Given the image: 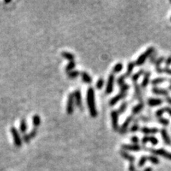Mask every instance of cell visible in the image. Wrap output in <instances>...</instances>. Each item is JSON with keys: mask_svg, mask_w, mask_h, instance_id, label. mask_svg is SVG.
I'll list each match as a JSON object with an SVG mask.
<instances>
[{"mask_svg": "<svg viewBox=\"0 0 171 171\" xmlns=\"http://www.w3.org/2000/svg\"><path fill=\"white\" fill-rule=\"evenodd\" d=\"M129 88H130V86L128 85V84L124 83V85L121 86L120 87V93H122V94H126L127 91L129 90Z\"/></svg>", "mask_w": 171, "mask_h": 171, "instance_id": "8d00e7d4", "label": "cell"}, {"mask_svg": "<svg viewBox=\"0 0 171 171\" xmlns=\"http://www.w3.org/2000/svg\"><path fill=\"white\" fill-rule=\"evenodd\" d=\"M127 94H122V93H119L118 94H117L115 97H113V98L110 100V101H109V105H111V106H113V105H115L118 102V101H120L121 99L124 98L125 97H126Z\"/></svg>", "mask_w": 171, "mask_h": 171, "instance_id": "5bb4252c", "label": "cell"}, {"mask_svg": "<svg viewBox=\"0 0 171 171\" xmlns=\"http://www.w3.org/2000/svg\"><path fill=\"white\" fill-rule=\"evenodd\" d=\"M121 148L123 151H138L141 150V147L139 145H135V144H123L121 145Z\"/></svg>", "mask_w": 171, "mask_h": 171, "instance_id": "30bf717a", "label": "cell"}, {"mask_svg": "<svg viewBox=\"0 0 171 171\" xmlns=\"http://www.w3.org/2000/svg\"><path fill=\"white\" fill-rule=\"evenodd\" d=\"M11 134H12V136H13L14 138V142L15 146H16L17 148H21L22 141H21V136H20V134L18 133L17 129H16L14 127H11Z\"/></svg>", "mask_w": 171, "mask_h": 171, "instance_id": "3957f363", "label": "cell"}, {"mask_svg": "<svg viewBox=\"0 0 171 171\" xmlns=\"http://www.w3.org/2000/svg\"><path fill=\"white\" fill-rule=\"evenodd\" d=\"M165 113V110L163 108L162 109H158L156 112H155V116H156L157 117L160 118V117H163V115Z\"/></svg>", "mask_w": 171, "mask_h": 171, "instance_id": "60d3db41", "label": "cell"}, {"mask_svg": "<svg viewBox=\"0 0 171 171\" xmlns=\"http://www.w3.org/2000/svg\"><path fill=\"white\" fill-rule=\"evenodd\" d=\"M148 161L151 162L152 164H154V165H158V164H159V163H160L159 159H158L156 156H154V155H151V156H148Z\"/></svg>", "mask_w": 171, "mask_h": 171, "instance_id": "f1b7e54d", "label": "cell"}, {"mask_svg": "<svg viewBox=\"0 0 171 171\" xmlns=\"http://www.w3.org/2000/svg\"><path fill=\"white\" fill-rule=\"evenodd\" d=\"M144 73H145V71H144V69H141V70H139L138 72H136L135 74H134L133 75H132V81L134 82V83L135 82H137V80L139 79V78L141 77L142 75H144Z\"/></svg>", "mask_w": 171, "mask_h": 171, "instance_id": "603a6c76", "label": "cell"}, {"mask_svg": "<svg viewBox=\"0 0 171 171\" xmlns=\"http://www.w3.org/2000/svg\"><path fill=\"white\" fill-rule=\"evenodd\" d=\"M41 117H40V116L36 114L33 117V126H34L35 128H37L39 126H40V124H41Z\"/></svg>", "mask_w": 171, "mask_h": 171, "instance_id": "d4e9b609", "label": "cell"}, {"mask_svg": "<svg viewBox=\"0 0 171 171\" xmlns=\"http://www.w3.org/2000/svg\"><path fill=\"white\" fill-rule=\"evenodd\" d=\"M169 82H170V83H171V79H170V80H169Z\"/></svg>", "mask_w": 171, "mask_h": 171, "instance_id": "11a10c76", "label": "cell"}, {"mask_svg": "<svg viewBox=\"0 0 171 171\" xmlns=\"http://www.w3.org/2000/svg\"><path fill=\"white\" fill-rule=\"evenodd\" d=\"M169 2H170V3H171V0H170V1H169Z\"/></svg>", "mask_w": 171, "mask_h": 171, "instance_id": "9f6ffc18", "label": "cell"}, {"mask_svg": "<svg viewBox=\"0 0 171 171\" xmlns=\"http://www.w3.org/2000/svg\"><path fill=\"white\" fill-rule=\"evenodd\" d=\"M125 76H124V75H120V77L118 78L117 79V84H118V86H123L124 84V80H125Z\"/></svg>", "mask_w": 171, "mask_h": 171, "instance_id": "f35d334b", "label": "cell"}, {"mask_svg": "<svg viewBox=\"0 0 171 171\" xmlns=\"http://www.w3.org/2000/svg\"><path fill=\"white\" fill-rule=\"evenodd\" d=\"M165 60L164 56H161V57H158L157 59V60L154 63V66H155V71L158 74H162L163 72V68L161 67V64H163V62Z\"/></svg>", "mask_w": 171, "mask_h": 171, "instance_id": "9a60e30c", "label": "cell"}, {"mask_svg": "<svg viewBox=\"0 0 171 171\" xmlns=\"http://www.w3.org/2000/svg\"><path fill=\"white\" fill-rule=\"evenodd\" d=\"M74 98H75V103L76 106L80 110H83V105H82V94L80 90H75V93H74Z\"/></svg>", "mask_w": 171, "mask_h": 171, "instance_id": "ba28073f", "label": "cell"}, {"mask_svg": "<svg viewBox=\"0 0 171 171\" xmlns=\"http://www.w3.org/2000/svg\"><path fill=\"white\" fill-rule=\"evenodd\" d=\"M131 142H132L133 144H135V145H137V144H138V143L139 142V139L137 136H132V138H131Z\"/></svg>", "mask_w": 171, "mask_h": 171, "instance_id": "ee69618b", "label": "cell"}, {"mask_svg": "<svg viewBox=\"0 0 171 171\" xmlns=\"http://www.w3.org/2000/svg\"><path fill=\"white\" fill-rule=\"evenodd\" d=\"M86 101H87V105L91 117L95 118L98 116V110L96 108V103H95V96H94V88L90 86L88 88L86 92Z\"/></svg>", "mask_w": 171, "mask_h": 171, "instance_id": "6da1fadb", "label": "cell"}, {"mask_svg": "<svg viewBox=\"0 0 171 171\" xmlns=\"http://www.w3.org/2000/svg\"><path fill=\"white\" fill-rule=\"evenodd\" d=\"M81 76L82 81L86 84H90L92 82V78L90 77V75L86 71H82L81 72Z\"/></svg>", "mask_w": 171, "mask_h": 171, "instance_id": "7402d4cb", "label": "cell"}, {"mask_svg": "<svg viewBox=\"0 0 171 171\" xmlns=\"http://www.w3.org/2000/svg\"><path fill=\"white\" fill-rule=\"evenodd\" d=\"M74 104H75V98H74V93H71L68 95L67 102V113L71 115L74 112Z\"/></svg>", "mask_w": 171, "mask_h": 171, "instance_id": "277c9868", "label": "cell"}, {"mask_svg": "<svg viewBox=\"0 0 171 171\" xmlns=\"http://www.w3.org/2000/svg\"><path fill=\"white\" fill-rule=\"evenodd\" d=\"M148 161V157L147 156H142L141 158H139V162H138V167L141 168L144 165L146 164V162Z\"/></svg>", "mask_w": 171, "mask_h": 171, "instance_id": "1f68e13d", "label": "cell"}, {"mask_svg": "<svg viewBox=\"0 0 171 171\" xmlns=\"http://www.w3.org/2000/svg\"><path fill=\"white\" fill-rule=\"evenodd\" d=\"M163 103V100L161 98H149L148 100V104L149 106L154 107L162 105Z\"/></svg>", "mask_w": 171, "mask_h": 171, "instance_id": "ac0fdd59", "label": "cell"}, {"mask_svg": "<svg viewBox=\"0 0 171 171\" xmlns=\"http://www.w3.org/2000/svg\"><path fill=\"white\" fill-rule=\"evenodd\" d=\"M158 121L161 124H163V126H167V125L169 124V120H168V119H166V118H164V117L158 118Z\"/></svg>", "mask_w": 171, "mask_h": 171, "instance_id": "74e56055", "label": "cell"}, {"mask_svg": "<svg viewBox=\"0 0 171 171\" xmlns=\"http://www.w3.org/2000/svg\"><path fill=\"white\" fill-rule=\"evenodd\" d=\"M152 93L155 95H162V96H166L168 97L169 95V91L167 90H165L163 88H158V87H154L152 88L151 90Z\"/></svg>", "mask_w": 171, "mask_h": 171, "instance_id": "4fadbf2b", "label": "cell"}, {"mask_svg": "<svg viewBox=\"0 0 171 171\" xmlns=\"http://www.w3.org/2000/svg\"><path fill=\"white\" fill-rule=\"evenodd\" d=\"M11 2V0H7H7H6V1H5L4 2H5V3H10V2Z\"/></svg>", "mask_w": 171, "mask_h": 171, "instance_id": "f5cc1de1", "label": "cell"}, {"mask_svg": "<svg viewBox=\"0 0 171 171\" xmlns=\"http://www.w3.org/2000/svg\"><path fill=\"white\" fill-rule=\"evenodd\" d=\"M132 120H133L132 116H129V117H128L126 118V120H124V122L123 123L121 127L119 128V132H120V134H122V135H123V134H124V133L126 132L128 127L130 125L131 122L132 121Z\"/></svg>", "mask_w": 171, "mask_h": 171, "instance_id": "9c48e42d", "label": "cell"}, {"mask_svg": "<svg viewBox=\"0 0 171 171\" xmlns=\"http://www.w3.org/2000/svg\"><path fill=\"white\" fill-rule=\"evenodd\" d=\"M157 56H158V53H157L156 51H154L153 53L151 54V56H150L149 57V60H150V63L151 64H154L155 63V61L157 60Z\"/></svg>", "mask_w": 171, "mask_h": 171, "instance_id": "e575fe53", "label": "cell"}, {"mask_svg": "<svg viewBox=\"0 0 171 171\" xmlns=\"http://www.w3.org/2000/svg\"><path fill=\"white\" fill-rule=\"evenodd\" d=\"M149 139H150V136H148V135H145V136H143V139H142V140H141L142 144H143V145H146V144L149 142Z\"/></svg>", "mask_w": 171, "mask_h": 171, "instance_id": "7bdbcfd3", "label": "cell"}, {"mask_svg": "<svg viewBox=\"0 0 171 171\" xmlns=\"http://www.w3.org/2000/svg\"><path fill=\"white\" fill-rule=\"evenodd\" d=\"M79 75H80V72H79V71H72L67 74V76H68L69 79H75V78H77Z\"/></svg>", "mask_w": 171, "mask_h": 171, "instance_id": "836d02e7", "label": "cell"}, {"mask_svg": "<svg viewBox=\"0 0 171 171\" xmlns=\"http://www.w3.org/2000/svg\"><path fill=\"white\" fill-rule=\"evenodd\" d=\"M163 109H164L165 112H166V113H167L169 114V115L171 117V107L166 106V107H164Z\"/></svg>", "mask_w": 171, "mask_h": 171, "instance_id": "681fc988", "label": "cell"}, {"mask_svg": "<svg viewBox=\"0 0 171 171\" xmlns=\"http://www.w3.org/2000/svg\"><path fill=\"white\" fill-rule=\"evenodd\" d=\"M134 88H135V95L139 101H143V97H142V93H141V86L137 83L135 82L134 83Z\"/></svg>", "mask_w": 171, "mask_h": 171, "instance_id": "e0dca14e", "label": "cell"}, {"mask_svg": "<svg viewBox=\"0 0 171 171\" xmlns=\"http://www.w3.org/2000/svg\"><path fill=\"white\" fill-rule=\"evenodd\" d=\"M20 131L21 133L26 134V131H27V123H26V119H22L20 123Z\"/></svg>", "mask_w": 171, "mask_h": 171, "instance_id": "484cf974", "label": "cell"}, {"mask_svg": "<svg viewBox=\"0 0 171 171\" xmlns=\"http://www.w3.org/2000/svg\"><path fill=\"white\" fill-rule=\"evenodd\" d=\"M104 84H105V81H104V79L102 78H100V79L98 80L96 83V87L98 90H101V88L104 86Z\"/></svg>", "mask_w": 171, "mask_h": 171, "instance_id": "d6a6232c", "label": "cell"}, {"mask_svg": "<svg viewBox=\"0 0 171 171\" xmlns=\"http://www.w3.org/2000/svg\"><path fill=\"white\" fill-rule=\"evenodd\" d=\"M118 117L119 113L117 110H113L111 112V120H112V127L113 131H119V122H118Z\"/></svg>", "mask_w": 171, "mask_h": 171, "instance_id": "5b68a950", "label": "cell"}, {"mask_svg": "<svg viewBox=\"0 0 171 171\" xmlns=\"http://www.w3.org/2000/svg\"><path fill=\"white\" fill-rule=\"evenodd\" d=\"M136 171H137V170H136Z\"/></svg>", "mask_w": 171, "mask_h": 171, "instance_id": "680465c9", "label": "cell"}, {"mask_svg": "<svg viewBox=\"0 0 171 171\" xmlns=\"http://www.w3.org/2000/svg\"><path fill=\"white\" fill-rule=\"evenodd\" d=\"M135 66V62H129L128 64V67H127V71L126 73L124 74V76L125 78H128L132 76V73L133 72V70H134V67Z\"/></svg>", "mask_w": 171, "mask_h": 171, "instance_id": "ffe728a7", "label": "cell"}, {"mask_svg": "<svg viewBox=\"0 0 171 171\" xmlns=\"http://www.w3.org/2000/svg\"><path fill=\"white\" fill-rule=\"evenodd\" d=\"M75 65H76V64H75V61H71V62H69V64H67V65L66 66V67H65V71H66L67 74H68L69 72L72 71L73 69L75 67Z\"/></svg>", "mask_w": 171, "mask_h": 171, "instance_id": "83f0119b", "label": "cell"}, {"mask_svg": "<svg viewBox=\"0 0 171 171\" xmlns=\"http://www.w3.org/2000/svg\"><path fill=\"white\" fill-rule=\"evenodd\" d=\"M151 152L155 155H159V156H163L165 158H166L168 160L171 161V153H169V151H167L166 150L163 149H153L151 150Z\"/></svg>", "mask_w": 171, "mask_h": 171, "instance_id": "52a82bcc", "label": "cell"}, {"mask_svg": "<svg viewBox=\"0 0 171 171\" xmlns=\"http://www.w3.org/2000/svg\"><path fill=\"white\" fill-rule=\"evenodd\" d=\"M123 64L122 63H117V64H116L115 66L113 67V73L112 74H117V73L120 72L122 71V69H123Z\"/></svg>", "mask_w": 171, "mask_h": 171, "instance_id": "4316f807", "label": "cell"}, {"mask_svg": "<svg viewBox=\"0 0 171 171\" xmlns=\"http://www.w3.org/2000/svg\"><path fill=\"white\" fill-rule=\"evenodd\" d=\"M23 140L25 142H26V143H30V140H31V138H30V135H29V134H24L23 135Z\"/></svg>", "mask_w": 171, "mask_h": 171, "instance_id": "f6af8a7d", "label": "cell"}, {"mask_svg": "<svg viewBox=\"0 0 171 171\" xmlns=\"http://www.w3.org/2000/svg\"><path fill=\"white\" fill-rule=\"evenodd\" d=\"M166 79H165V78H162V77H159V78H156V79H153L151 81V84L154 86H156L158 85V84H161L164 82Z\"/></svg>", "mask_w": 171, "mask_h": 171, "instance_id": "f546056e", "label": "cell"}, {"mask_svg": "<svg viewBox=\"0 0 171 171\" xmlns=\"http://www.w3.org/2000/svg\"><path fill=\"white\" fill-rule=\"evenodd\" d=\"M143 107H144V104H143V102H140L139 103L138 105H135V106L132 108V115H136V114L139 113L143 110Z\"/></svg>", "mask_w": 171, "mask_h": 171, "instance_id": "44dd1931", "label": "cell"}, {"mask_svg": "<svg viewBox=\"0 0 171 171\" xmlns=\"http://www.w3.org/2000/svg\"><path fill=\"white\" fill-rule=\"evenodd\" d=\"M149 142L151 143L153 146H156L158 144V139L155 136H150Z\"/></svg>", "mask_w": 171, "mask_h": 171, "instance_id": "ab89813d", "label": "cell"}, {"mask_svg": "<svg viewBox=\"0 0 171 171\" xmlns=\"http://www.w3.org/2000/svg\"><path fill=\"white\" fill-rule=\"evenodd\" d=\"M150 76H151L150 71H146V72L144 73V75H143V81H142L141 86H140L141 88L145 89V88L148 86L150 82Z\"/></svg>", "mask_w": 171, "mask_h": 171, "instance_id": "d6986e66", "label": "cell"}, {"mask_svg": "<svg viewBox=\"0 0 171 171\" xmlns=\"http://www.w3.org/2000/svg\"><path fill=\"white\" fill-rule=\"evenodd\" d=\"M143 171H153V169H152L151 167H146Z\"/></svg>", "mask_w": 171, "mask_h": 171, "instance_id": "816d5d0a", "label": "cell"}, {"mask_svg": "<svg viewBox=\"0 0 171 171\" xmlns=\"http://www.w3.org/2000/svg\"><path fill=\"white\" fill-rule=\"evenodd\" d=\"M141 132L143 133L145 135H154L158 132V129L157 128H148V127H143L140 128Z\"/></svg>", "mask_w": 171, "mask_h": 171, "instance_id": "7c38bea8", "label": "cell"}, {"mask_svg": "<svg viewBox=\"0 0 171 171\" xmlns=\"http://www.w3.org/2000/svg\"><path fill=\"white\" fill-rule=\"evenodd\" d=\"M165 64H166V67H169V66H170L171 65V56L166 58V61H165Z\"/></svg>", "mask_w": 171, "mask_h": 171, "instance_id": "bcb514c9", "label": "cell"}, {"mask_svg": "<svg viewBox=\"0 0 171 171\" xmlns=\"http://www.w3.org/2000/svg\"><path fill=\"white\" fill-rule=\"evenodd\" d=\"M127 107H128V103L126 102V101H124V102H123L121 104V105H120V107H119V109H118L117 110V113L119 114H121L123 113L125 110L127 109Z\"/></svg>", "mask_w": 171, "mask_h": 171, "instance_id": "4dcf8cb0", "label": "cell"}, {"mask_svg": "<svg viewBox=\"0 0 171 171\" xmlns=\"http://www.w3.org/2000/svg\"><path fill=\"white\" fill-rule=\"evenodd\" d=\"M170 21H171V17H170Z\"/></svg>", "mask_w": 171, "mask_h": 171, "instance_id": "6f0895ef", "label": "cell"}, {"mask_svg": "<svg viewBox=\"0 0 171 171\" xmlns=\"http://www.w3.org/2000/svg\"><path fill=\"white\" fill-rule=\"evenodd\" d=\"M166 101L168 104H169V105H171V98L170 97H166Z\"/></svg>", "mask_w": 171, "mask_h": 171, "instance_id": "f907efd6", "label": "cell"}, {"mask_svg": "<svg viewBox=\"0 0 171 171\" xmlns=\"http://www.w3.org/2000/svg\"><path fill=\"white\" fill-rule=\"evenodd\" d=\"M136 120H135V124H133L132 125V127L130 128L131 132H137V131H139V129H140V128H139V125L138 124V123H137Z\"/></svg>", "mask_w": 171, "mask_h": 171, "instance_id": "d590c367", "label": "cell"}, {"mask_svg": "<svg viewBox=\"0 0 171 171\" xmlns=\"http://www.w3.org/2000/svg\"><path fill=\"white\" fill-rule=\"evenodd\" d=\"M36 134H37V128H33L31 132H30V133H29V135H30V138H31V139H33V138H34L35 136L36 135Z\"/></svg>", "mask_w": 171, "mask_h": 171, "instance_id": "b9f144b4", "label": "cell"}, {"mask_svg": "<svg viewBox=\"0 0 171 171\" xmlns=\"http://www.w3.org/2000/svg\"><path fill=\"white\" fill-rule=\"evenodd\" d=\"M120 154L125 160H128L130 163H135V157L133 156V155H131L130 154H128V152H126L125 151H123V150L120 151Z\"/></svg>", "mask_w": 171, "mask_h": 171, "instance_id": "2e32d148", "label": "cell"}, {"mask_svg": "<svg viewBox=\"0 0 171 171\" xmlns=\"http://www.w3.org/2000/svg\"><path fill=\"white\" fill-rule=\"evenodd\" d=\"M169 90H171V85H170V86H169Z\"/></svg>", "mask_w": 171, "mask_h": 171, "instance_id": "db71d44e", "label": "cell"}, {"mask_svg": "<svg viewBox=\"0 0 171 171\" xmlns=\"http://www.w3.org/2000/svg\"><path fill=\"white\" fill-rule=\"evenodd\" d=\"M160 133H161V136L163 138V142H164L166 145L170 146L171 145V139L169 137V134H168V132L165 128H162L160 130Z\"/></svg>", "mask_w": 171, "mask_h": 171, "instance_id": "8fae6325", "label": "cell"}, {"mask_svg": "<svg viewBox=\"0 0 171 171\" xmlns=\"http://www.w3.org/2000/svg\"><path fill=\"white\" fill-rule=\"evenodd\" d=\"M61 56H62L64 59L68 60L69 62L74 61V59H75V56H74L72 53H71V52H68V51H63L62 53H61Z\"/></svg>", "mask_w": 171, "mask_h": 171, "instance_id": "cb8c5ba5", "label": "cell"}, {"mask_svg": "<svg viewBox=\"0 0 171 171\" xmlns=\"http://www.w3.org/2000/svg\"><path fill=\"white\" fill-rule=\"evenodd\" d=\"M128 170H129V171H136L134 163H130V164H129V166H128Z\"/></svg>", "mask_w": 171, "mask_h": 171, "instance_id": "7dc6e473", "label": "cell"}, {"mask_svg": "<svg viewBox=\"0 0 171 171\" xmlns=\"http://www.w3.org/2000/svg\"><path fill=\"white\" fill-rule=\"evenodd\" d=\"M114 82H115V75L113 74H110L108 78V81H107L106 89H105V93L108 94H111L113 90L114 86Z\"/></svg>", "mask_w": 171, "mask_h": 171, "instance_id": "8992f818", "label": "cell"}, {"mask_svg": "<svg viewBox=\"0 0 171 171\" xmlns=\"http://www.w3.org/2000/svg\"><path fill=\"white\" fill-rule=\"evenodd\" d=\"M163 72L166 73V74H168V75H171V68H169V67H165L163 69Z\"/></svg>", "mask_w": 171, "mask_h": 171, "instance_id": "c3c4849f", "label": "cell"}, {"mask_svg": "<svg viewBox=\"0 0 171 171\" xmlns=\"http://www.w3.org/2000/svg\"><path fill=\"white\" fill-rule=\"evenodd\" d=\"M155 51L154 47H150L148 49L146 50L143 53H142L139 57L137 58L136 61L135 62L136 66H142L144 63L146 62V60H148L150 56H151V54Z\"/></svg>", "mask_w": 171, "mask_h": 171, "instance_id": "7a4b0ae2", "label": "cell"}]
</instances>
